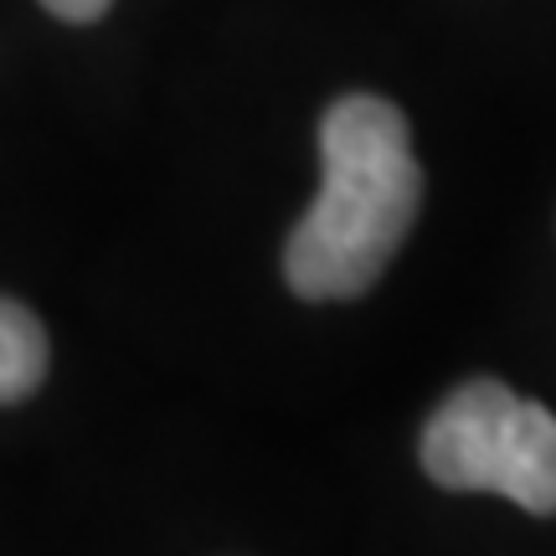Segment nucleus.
Returning a JSON list of instances; mask_svg holds the SVG:
<instances>
[{"instance_id": "nucleus-1", "label": "nucleus", "mask_w": 556, "mask_h": 556, "mask_svg": "<svg viewBox=\"0 0 556 556\" xmlns=\"http://www.w3.org/2000/svg\"><path fill=\"white\" fill-rule=\"evenodd\" d=\"M319 197L283 248L299 299H356L397 258L422 206V170L397 103L351 93L319 124Z\"/></svg>"}, {"instance_id": "nucleus-2", "label": "nucleus", "mask_w": 556, "mask_h": 556, "mask_svg": "<svg viewBox=\"0 0 556 556\" xmlns=\"http://www.w3.org/2000/svg\"><path fill=\"white\" fill-rule=\"evenodd\" d=\"M422 469L443 490H490L531 516H556V413L505 381H464L422 428Z\"/></svg>"}, {"instance_id": "nucleus-3", "label": "nucleus", "mask_w": 556, "mask_h": 556, "mask_svg": "<svg viewBox=\"0 0 556 556\" xmlns=\"http://www.w3.org/2000/svg\"><path fill=\"white\" fill-rule=\"evenodd\" d=\"M41 377H47L41 319L16 299H0V402H21L26 392H37Z\"/></svg>"}, {"instance_id": "nucleus-4", "label": "nucleus", "mask_w": 556, "mask_h": 556, "mask_svg": "<svg viewBox=\"0 0 556 556\" xmlns=\"http://www.w3.org/2000/svg\"><path fill=\"white\" fill-rule=\"evenodd\" d=\"M41 5H47L58 21H99L114 0H41Z\"/></svg>"}]
</instances>
